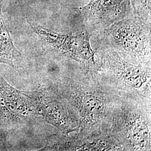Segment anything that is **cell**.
<instances>
[{
    "mask_svg": "<svg viewBox=\"0 0 151 151\" xmlns=\"http://www.w3.org/2000/svg\"><path fill=\"white\" fill-rule=\"evenodd\" d=\"M150 25L133 15L114 23L106 32L116 48L129 54L142 55L150 49Z\"/></svg>",
    "mask_w": 151,
    "mask_h": 151,
    "instance_id": "6da1fadb",
    "label": "cell"
},
{
    "mask_svg": "<svg viewBox=\"0 0 151 151\" xmlns=\"http://www.w3.org/2000/svg\"><path fill=\"white\" fill-rule=\"evenodd\" d=\"M27 22L32 30L50 47L76 60L93 62L94 52L91 47L88 35L58 33L40 25Z\"/></svg>",
    "mask_w": 151,
    "mask_h": 151,
    "instance_id": "7a4b0ae2",
    "label": "cell"
},
{
    "mask_svg": "<svg viewBox=\"0 0 151 151\" xmlns=\"http://www.w3.org/2000/svg\"><path fill=\"white\" fill-rule=\"evenodd\" d=\"M77 9L88 24L96 27H107L134 15L130 0H90Z\"/></svg>",
    "mask_w": 151,
    "mask_h": 151,
    "instance_id": "3957f363",
    "label": "cell"
},
{
    "mask_svg": "<svg viewBox=\"0 0 151 151\" xmlns=\"http://www.w3.org/2000/svg\"><path fill=\"white\" fill-rule=\"evenodd\" d=\"M29 110L24 92L11 86L0 75V119L14 124L24 119Z\"/></svg>",
    "mask_w": 151,
    "mask_h": 151,
    "instance_id": "277c9868",
    "label": "cell"
},
{
    "mask_svg": "<svg viewBox=\"0 0 151 151\" xmlns=\"http://www.w3.org/2000/svg\"><path fill=\"white\" fill-rule=\"evenodd\" d=\"M22 59V54L15 47L6 25L2 12V5L0 4V63L6 64L16 69Z\"/></svg>",
    "mask_w": 151,
    "mask_h": 151,
    "instance_id": "5b68a950",
    "label": "cell"
},
{
    "mask_svg": "<svg viewBox=\"0 0 151 151\" xmlns=\"http://www.w3.org/2000/svg\"><path fill=\"white\" fill-rule=\"evenodd\" d=\"M81 108L83 114L89 119H91L99 118L103 110L101 101L92 96L84 97L82 101Z\"/></svg>",
    "mask_w": 151,
    "mask_h": 151,
    "instance_id": "8992f818",
    "label": "cell"
},
{
    "mask_svg": "<svg viewBox=\"0 0 151 151\" xmlns=\"http://www.w3.org/2000/svg\"><path fill=\"white\" fill-rule=\"evenodd\" d=\"M129 137L134 145H143L148 138V129L146 124L142 121L134 122L130 128Z\"/></svg>",
    "mask_w": 151,
    "mask_h": 151,
    "instance_id": "52a82bcc",
    "label": "cell"
},
{
    "mask_svg": "<svg viewBox=\"0 0 151 151\" xmlns=\"http://www.w3.org/2000/svg\"><path fill=\"white\" fill-rule=\"evenodd\" d=\"M133 14L151 24V0H130Z\"/></svg>",
    "mask_w": 151,
    "mask_h": 151,
    "instance_id": "ba28073f",
    "label": "cell"
}]
</instances>
